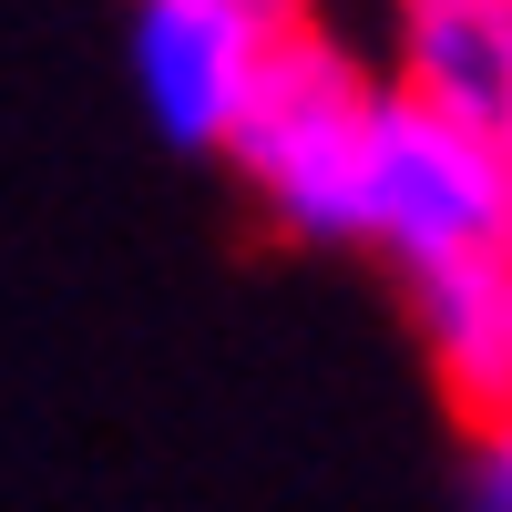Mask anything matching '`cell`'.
<instances>
[{"label": "cell", "mask_w": 512, "mask_h": 512, "mask_svg": "<svg viewBox=\"0 0 512 512\" xmlns=\"http://www.w3.org/2000/svg\"><path fill=\"white\" fill-rule=\"evenodd\" d=\"M369 123H379V72H359L328 31L287 21L246 113H236V134H226V164L297 246H349Z\"/></svg>", "instance_id": "6da1fadb"}, {"label": "cell", "mask_w": 512, "mask_h": 512, "mask_svg": "<svg viewBox=\"0 0 512 512\" xmlns=\"http://www.w3.org/2000/svg\"><path fill=\"white\" fill-rule=\"evenodd\" d=\"M349 246H379L400 277L512 267V154L451 134V123H431V113H410L390 82H379Z\"/></svg>", "instance_id": "7a4b0ae2"}, {"label": "cell", "mask_w": 512, "mask_h": 512, "mask_svg": "<svg viewBox=\"0 0 512 512\" xmlns=\"http://www.w3.org/2000/svg\"><path fill=\"white\" fill-rule=\"evenodd\" d=\"M267 52L277 21H256L246 0H134V93L185 154H226Z\"/></svg>", "instance_id": "3957f363"}, {"label": "cell", "mask_w": 512, "mask_h": 512, "mask_svg": "<svg viewBox=\"0 0 512 512\" xmlns=\"http://www.w3.org/2000/svg\"><path fill=\"white\" fill-rule=\"evenodd\" d=\"M390 93L512 154V0H400Z\"/></svg>", "instance_id": "277c9868"}, {"label": "cell", "mask_w": 512, "mask_h": 512, "mask_svg": "<svg viewBox=\"0 0 512 512\" xmlns=\"http://www.w3.org/2000/svg\"><path fill=\"white\" fill-rule=\"evenodd\" d=\"M410 318L431 349L441 390L461 400V420H502L512 410V267H441L410 277Z\"/></svg>", "instance_id": "5b68a950"}, {"label": "cell", "mask_w": 512, "mask_h": 512, "mask_svg": "<svg viewBox=\"0 0 512 512\" xmlns=\"http://www.w3.org/2000/svg\"><path fill=\"white\" fill-rule=\"evenodd\" d=\"M472 512H512V410L472 431Z\"/></svg>", "instance_id": "8992f818"}, {"label": "cell", "mask_w": 512, "mask_h": 512, "mask_svg": "<svg viewBox=\"0 0 512 512\" xmlns=\"http://www.w3.org/2000/svg\"><path fill=\"white\" fill-rule=\"evenodd\" d=\"M246 11H256V21H277V31H287L297 11H308V0H246Z\"/></svg>", "instance_id": "52a82bcc"}]
</instances>
